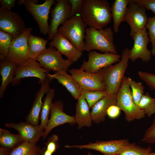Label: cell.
<instances>
[{
  "label": "cell",
  "instance_id": "cell-37",
  "mask_svg": "<svg viewBox=\"0 0 155 155\" xmlns=\"http://www.w3.org/2000/svg\"><path fill=\"white\" fill-rule=\"evenodd\" d=\"M140 78L152 90H155V74L152 73L140 71L137 73Z\"/></svg>",
  "mask_w": 155,
  "mask_h": 155
},
{
  "label": "cell",
  "instance_id": "cell-1",
  "mask_svg": "<svg viewBox=\"0 0 155 155\" xmlns=\"http://www.w3.org/2000/svg\"><path fill=\"white\" fill-rule=\"evenodd\" d=\"M79 14L86 26L98 30L104 28L112 18L106 0H83Z\"/></svg>",
  "mask_w": 155,
  "mask_h": 155
},
{
  "label": "cell",
  "instance_id": "cell-4",
  "mask_svg": "<svg viewBox=\"0 0 155 155\" xmlns=\"http://www.w3.org/2000/svg\"><path fill=\"white\" fill-rule=\"evenodd\" d=\"M116 105L124 112L125 119L128 122L140 119L145 116L144 112L135 104L128 77L125 76L116 94Z\"/></svg>",
  "mask_w": 155,
  "mask_h": 155
},
{
  "label": "cell",
  "instance_id": "cell-21",
  "mask_svg": "<svg viewBox=\"0 0 155 155\" xmlns=\"http://www.w3.org/2000/svg\"><path fill=\"white\" fill-rule=\"evenodd\" d=\"M116 104V94H108L102 97L92 108L90 113L93 121L99 124L104 121L108 108Z\"/></svg>",
  "mask_w": 155,
  "mask_h": 155
},
{
  "label": "cell",
  "instance_id": "cell-25",
  "mask_svg": "<svg viewBox=\"0 0 155 155\" xmlns=\"http://www.w3.org/2000/svg\"><path fill=\"white\" fill-rule=\"evenodd\" d=\"M129 0H115L111 7L113 21V30L116 33L119 31L121 23L125 21V17Z\"/></svg>",
  "mask_w": 155,
  "mask_h": 155
},
{
  "label": "cell",
  "instance_id": "cell-35",
  "mask_svg": "<svg viewBox=\"0 0 155 155\" xmlns=\"http://www.w3.org/2000/svg\"><path fill=\"white\" fill-rule=\"evenodd\" d=\"M81 94L87 102L89 108L92 107L102 97L108 94L105 90L89 91L82 90Z\"/></svg>",
  "mask_w": 155,
  "mask_h": 155
},
{
  "label": "cell",
  "instance_id": "cell-30",
  "mask_svg": "<svg viewBox=\"0 0 155 155\" xmlns=\"http://www.w3.org/2000/svg\"><path fill=\"white\" fill-rule=\"evenodd\" d=\"M138 106L144 112L145 115L150 117L155 114V97H151L149 93H146L142 97Z\"/></svg>",
  "mask_w": 155,
  "mask_h": 155
},
{
  "label": "cell",
  "instance_id": "cell-13",
  "mask_svg": "<svg viewBox=\"0 0 155 155\" xmlns=\"http://www.w3.org/2000/svg\"><path fill=\"white\" fill-rule=\"evenodd\" d=\"M127 139L112 140L107 141H97L94 143L89 142L82 145H66V148L86 149L100 152L104 155H117L121 152L129 144Z\"/></svg>",
  "mask_w": 155,
  "mask_h": 155
},
{
  "label": "cell",
  "instance_id": "cell-33",
  "mask_svg": "<svg viewBox=\"0 0 155 155\" xmlns=\"http://www.w3.org/2000/svg\"><path fill=\"white\" fill-rule=\"evenodd\" d=\"M13 39L11 35L0 30V60L5 59L7 56Z\"/></svg>",
  "mask_w": 155,
  "mask_h": 155
},
{
  "label": "cell",
  "instance_id": "cell-31",
  "mask_svg": "<svg viewBox=\"0 0 155 155\" xmlns=\"http://www.w3.org/2000/svg\"><path fill=\"white\" fill-rule=\"evenodd\" d=\"M152 150L150 146L144 148L137 145L135 143H130L117 155H148Z\"/></svg>",
  "mask_w": 155,
  "mask_h": 155
},
{
  "label": "cell",
  "instance_id": "cell-15",
  "mask_svg": "<svg viewBox=\"0 0 155 155\" xmlns=\"http://www.w3.org/2000/svg\"><path fill=\"white\" fill-rule=\"evenodd\" d=\"M146 9L129 0L127 7L125 21L130 28V36L132 38L137 31L146 27L148 20Z\"/></svg>",
  "mask_w": 155,
  "mask_h": 155
},
{
  "label": "cell",
  "instance_id": "cell-19",
  "mask_svg": "<svg viewBox=\"0 0 155 155\" xmlns=\"http://www.w3.org/2000/svg\"><path fill=\"white\" fill-rule=\"evenodd\" d=\"M68 59L74 62L77 61L82 55L79 50L66 38L57 32L50 43Z\"/></svg>",
  "mask_w": 155,
  "mask_h": 155
},
{
  "label": "cell",
  "instance_id": "cell-2",
  "mask_svg": "<svg viewBox=\"0 0 155 155\" xmlns=\"http://www.w3.org/2000/svg\"><path fill=\"white\" fill-rule=\"evenodd\" d=\"M121 56V59L118 63L98 71L102 76L105 90L108 94H117L121 86L129 64L130 49L128 48L123 49Z\"/></svg>",
  "mask_w": 155,
  "mask_h": 155
},
{
  "label": "cell",
  "instance_id": "cell-10",
  "mask_svg": "<svg viewBox=\"0 0 155 155\" xmlns=\"http://www.w3.org/2000/svg\"><path fill=\"white\" fill-rule=\"evenodd\" d=\"M72 76L79 84L82 90L100 91L105 90L102 76L98 72L92 73L79 69L69 70Z\"/></svg>",
  "mask_w": 155,
  "mask_h": 155
},
{
  "label": "cell",
  "instance_id": "cell-24",
  "mask_svg": "<svg viewBox=\"0 0 155 155\" xmlns=\"http://www.w3.org/2000/svg\"><path fill=\"white\" fill-rule=\"evenodd\" d=\"M77 100L74 117L78 128L80 129L85 126L89 127L92 125L93 121L90 111V108L82 94Z\"/></svg>",
  "mask_w": 155,
  "mask_h": 155
},
{
  "label": "cell",
  "instance_id": "cell-8",
  "mask_svg": "<svg viewBox=\"0 0 155 155\" xmlns=\"http://www.w3.org/2000/svg\"><path fill=\"white\" fill-rule=\"evenodd\" d=\"M49 72L50 70L42 67L36 60L30 59L18 66L11 84L12 86H16L20 84L22 79L35 77L38 79V83L41 84L48 78L47 74Z\"/></svg>",
  "mask_w": 155,
  "mask_h": 155
},
{
  "label": "cell",
  "instance_id": "cell-23",
  "mask_svg": "<svg viewBox=\"0 0 155 155\" xmlns=\"http://www.w3.org/2000/svg\"><path fill=\"white\" fill-rule=\"evenodd\" d=\"M18 66L16 63L7 58L1 60L0 72L1 81L0 87V98H3L7 87L13 79Z\"/></svg>",
  "mask_w": 155,
  "mask_h": 155
},
{
  "label": "cell",
  "instance_id": "cell-27",
  "mask_svg": "<svg viewBox=\"0 0 155 155\" xmlns=\"http://www.w3.org/2000/svg\"><path fill=\"white\" fill-rule=\"evenodd\" d=\"M24 140L20 135L0 128V147L12 150L20 145Z\"/></svg>",
  "mask_w": 155,
  "mask_h": 155
},
{
  "label": "cell",
  "instance_id": "cell-38",
  "mask_svg": "<svg viewBox=\"0 0 155 155\" xmlns=\"http://www.w3.org/2000/svg\"><path fill=\"white\" fill-rule=\"evenodd\" d=\"M142 141L146 143L155 144V115L151 125L146 130Z\"/></svg>",
  "mask_w": 155,
  "mask_h": 155
},
{
  "label": "cell",
  "instance_id": "cell-29",
  "mask_svg": "<svg viewBox=\"0 0 155 155\" xmlns=\"http://www.w3.org/2000/svg\"><path fill=\"white\" fill-rule=\"evenodd\" d=\"M36 144L24 140L12 150L10 155H39L41 148Z\"/></svg>",
  "mask_w": 155,
  "mask_h": 155
},
{
  "label": "cell",
  "instance_id": "cell-26",
  "mask_svg": "<svg viewBox=\"0 0 155 155\" xmlns=\"http://www.w3.org/2000/svg\"><path fill=\"white\" fill-rule=\"evenodd\" d=\"M48 40L31 34L28 39L29 58L36 60L38 56L46 49V46Z\"/></svg>",
  "mask_w": 155,
  "mask_h": 155
},
{
  "label": "cell",
  "instance_id": "cell-40",
  "mask_svg": "<svg viewBox=\"0 0 155 155\" xmlns=\"http://www.w3.org/2000/svg\"><path fill=\"white\" fill-rule=\"evenodd\" d=\"M83 0H68L71 5V17L79 14Z\"/></svg>",
  "mask_w": 155,
  "mask_h": 155
},
{
  "label": "cell",
  "instance_id": "cell-5",
  "mask_svg": "<svg viewBox=\"0 0 155 155\" xmlns=\"http://www.w3.org/2000/svg\"><path fill=\"white\" fill-rule=\"evenodd\" d=\"M86 26L80 14L71 17L61 26L59 28L58 32L66 38L79 50L84 51L85 39Z\"/></svg>",
  "mask_w": 155,
  "mask_h": 155
},
{
  "label": "cell",
  "instance_id": "cell-6",
  "mask_svg": "<svg viewBox=\"0 0 155 155\" xmlns=\"http://www.w3.org/2000/svg\"><path fill=\"white\" fill-rule=\"evenodd\" d=\"M38 2L37 0H26L24 5L36 22L40 33L46 35L49 31L48 20L50 9L56 3L54 0H46L40 4L37 3Z\"/></svg>",
  "mask_w": 155,
  "mask_h": 155
},
{
  "label": "cell",
  "instance_id": "cell-16",
  "mask_svg": "<svg viewBox=\"0 0 155 155\" xmlns=\"http://www.w3.org/2000/svg\"><path fill=\"white\" fill-rule=\"evenodd\" d=\"M132 38L134 43L130 50V59L133 62L139 58L145 62L150 61L152 55L151 51L147 48L150 39L146 27L136 32Z\"/></svg>",
  "mask_w": 155,
  "mask_h": 155
},
{
  "label": "cell",
  "instance_id": "cell-3",
  "mask_svg": "<svg viewBox=\"0 0 155 155\" xmlns=\"http://www.w3.org/2000/svg\"><path fill=\"white\" fill-rule=\"evenodd\" d=\"M113 31L110 27L98 30L86 28L85 37V51L97 50L104 53L117 54L114 44Z\"/></svg>",
  "mask_w": 155,
  "mask_h": 155
},
{
  "label": "cell",
  "instance_id": "cell-45",
  "mask_svg": "<svg viewBox=\"0 0 155 155\" xmlns=\"http://www.w3.org/2000/svg\"><path fill=\"white\" fill-rule=\"evenodd\" d=\"M148 155H155V152H150Z\"/></svg>",
  "mask_w": 155,
  "mask_h": 155
},
{
  "label": "cell",
  "instance_id": "cell-11",
  "mask_svg": "<svg viewBox=\"0 0 155 155\" xmlns=\"http://www.w3.org/2000/svg\"><path fill=\"white\" fill-rule=\"evenodd\" d=\"M54 7L50 11L51 19L49 26V40H52L63 25L71 17V5L68 0H57Z\"/></svg>",
  "mask_w": 155,
  "mask_h": 155
},
{
  "label": "cell",
  "instance_id": "cell-32",
  "mask_svg": "<svg viewBox=\"0 0 155 155\" xmlns=\"http://www.w3.org/2000/svg\"><path fill=\"white\" fill-rule=\"evenodd\" d=\"M45 146L41 148L39 155H52L59 146L58 136L53 134L48 138L45 144Z\"/></svg>",
  "mask_w": 155,
  "mask_h": 155
},
{
  "label": "cell",
  "instance_id": "cell-36",
  "mask_svg": "<svg viewBox=\"0 0 155 155\" xmlns=\"http://www.w3.org/2000/svg\"><path fill=\"white\" fill-rule=\"evenodd\" d=\"M146 27L148 30L150 41L151 43L152 55L154 56H155V15L148 17Z\"/></svg>",
  "mask_w": 155,
  "mask_h": 155
},
{
  "label": "cell",
  "instance_id": "cell-18",
  "mask_svg": "<svg viewBox=\"0 0 155 155\" xmlns=\"http://www.w3.org/2000/svg\"><path fill=\"white\" fill-rule=\"evenodd\" d=\"M6 127L14 129L24 140L37 144L43 137L44 130L40 125H34L26 121H21L18 123H5Z\"/></svg>",
  "mask_w": 155,
  "mask_h": 155
},
{
  "label": "cell",
  "instance_id": "cell-46",
  "mask_svg": "<svg viewBox=\"0 0 155 155\" xmlns=\"http://www.w3.org/2000/svg\"><path fill=\"white\" fill-rule=\"evenodd\" d=\"M87 155H92L91 153L90 152H89L88 153Z\"/></svg>",
  "mask_w": 155,
  "mask_h": 155
},
{
  "label": "cell",
  "instance_id": "cell-34",
  "mask_svg": "<svg viewBox=\"0 0 155 155\" xmlns=\"http://www.w3.org/2000/svg\"><path fill=\"white\" fill-rule=\"evenodd\" d=\"M128 79L134 101L138 106L142 97L144 94L145 87L141 82H136L129 77Z\"/></svg>",
  "mask_w": 155,
  "mask_h": 155
},
{
  "label": "cell",
  "instance_id": "cell-20",
  "mask_svg": "<svg viewBox=\"0 0 155 155\" xmlns=\"http://www.w3.org/2000/svg\"><path fill=\"white\" fill-rule=\"evenodd\" d=\"M51 81L48 78L41 84L40 89L36 94L31 108L25 118L26 121L33 125H38L43 103L42 99L43 95L51 89Z\"/></svg>",
  "mask_w": 155,
  "mask_h": 155
},
{
  "label": "cell",
  "instance_id": "cell-9",
  "mask_svg": "<svg viewBox=\"0 0 155 155\" xmlns=\"http://www.w3.org/2000/svg\"><path fill=\"white\" fill-rule=\"evenodd\" d=\"M88 60H83L80 68L85 71L92 73H98L100 69L108 67L120 61L121 56L111 53H100L92 51L88 54Z\"/></svg>",
  "mask_w": 155,
  "mask_h": 155
},
{
  "label": "cell",
  "instance_id": "cell-41",
  "mask_svg": "<svg viewBox=\"0 0 155 155\" xmlns=\"http://www.w3.org/2000/svg\"><path fill=\"white\" fill-rule=\"evenodd\" d=\"M121 110L116 105L110 106L107 111V115L110 118L114 119L117 118L120 115Z\"/></svg>",
  "mask_w": 155,
  "mask_h": 155
},
{
  "label": "cell",
  "instance_id": "cell-39",
  "mask_svg": "<svg viewBox=\"0 0 155 155\" xmlns=\"http://www.w3.org/2000/svg\"><path fill=\"white\" fill-rule=\"evenodd\" d=\"M131 1L146 9L150 10L155 15V0H132Z\"/></svg>",
  "mask_w": 155,
  "mask_h": 155
},
{
  "label": "cell",
  "instance_id": "cell-42",
  "mask_svg": "<svg viewBox=\"0 0 155 155\" xmlns=\"http://www.w3.org/2000/svg\"><path fill=\"white\" fill-rule=\"evenodd\" d=\"M16 0H0L1 7L9 11H11V9L15 6Z\"/></svg>",
  "mask_w": 155,
  "mask_h": 155
},
{
  "label": "cell",
  "instance_id": "cell-28",
  "mask_svg": "<svg viewBox=\"0 0 155 155\" xmlns=\"http://www.w3.org/2000/svg\"><path fill=\"white\" fill-rule=\"evenodd\" d=\"M55 94V90L51 88L47 93L44 99L40 114V125L45 130L49 122V115L51 112L52 101Z\"/></svg>",
  "mask_w": 155,
  "mask_h": 155
},
{
  "label": "cell",
  "instance_id": "cell-22",
  "mask_svg": "<svg viewBox=\"0 0 155 155\" xmlns=\"http://www.w3.org/2000/svg\"><path fill=\"white\" fill-rule=\"evenodd\" d=\"M48 78L51 81L57 80L58 82L65 87L72 97L78 99L82 91L80 86L71 75L65 71L56 72L53 74H47Z\"/></svg>",
  "mask_w": 155,
  "mask_h": 155
},
{
  "label": "cell",
  "instance_id": "cell-14",
  "mask_svg": "<svg viewBox=\"0 0 155 155\" xmlns=\"http://www.w3.org/2000/svg\"><path fill=\"white\" fill-rule=\"evenodd\" d=\"M32 30L31 27L26 28L19 36L13 39L9 53L6 58L15 62L18 65L30 59L28 54V39Z\"/></svg>",
  "mask_w": 155,
  "mask_h": 155
},
{
  "label": "cell",
  "instance_id": "cell-43",
  "mask_svg": "<svg viewBox=\"0 0 155 155\" xmlns=\"http://www.w3.org/2000/svg\"><path fill=\"white\" fill-rule=\"evenodd\" d=\"M12 150L0 147V155H10Z\"/></svg>",
  "mask_w": 155,
  "mask_h": 155
},
{
  "label": "cell",
  "instance_id": "cell-44",
  "mask_svg": "<svg viewBox=\"0 0 155 155\" xmlns=\"http://www.w3.org/2000/svg\"><path fill=\"white\" fill-rule=\"evenodd\" d=\"M26 0H19L18 1V4L19 5H21L24 4Z\"/></svg>",
  "mask_w": 155,
  "mask_h": 155
},
{
  "label": "cell",
  "instance_id": "cell-12",
  "mask_svg": "<svg viewBox=\"0 0 155 155\" xmlns=\"http://www.w3.org/2000/svg\"><path fill=\"white\" fill-rule=\"evenodd\" d=\"M26 28L24 21L18 13L0 7V30L16 38L22 33Z\"/></svg>",
  "mask_w": 155,
  "mask_h": 155
},
{
  "label": "cell",
  "instance_id": "cell-7",
  "mask_svg": "<svg viewBox=\"0 0 155 155\" xmlns=\"http://www.w3.org/2000/svg\"><path fill=\"white\" fill-rule=\"evenodd\" d=\"M36 60L43 67L56 72H67L73 63L68 59H64L55 48L50 45L38 56Z\"/></svg>",
  "mask_w": 155,
  "mask_h": 155
},
{
  "label": "cell",
  "instance_id": "cell-17",
  "mask_svg": "<svg viewBox=\"0 0 155 155\" xmlns=\"http://www.w3.org/2000/svg\"><path fill=\"white\" fill-rule=\"evenodd\" d=\"M64 104L61 100L53 102L51 107V117L42 137L44 140L51 130L56 127L68 123L71 125L76 124L74 116H70L63 111Z\"/></svg>",
  "mask_w": 155,
  "mask_h": 155
}]
</instances>
